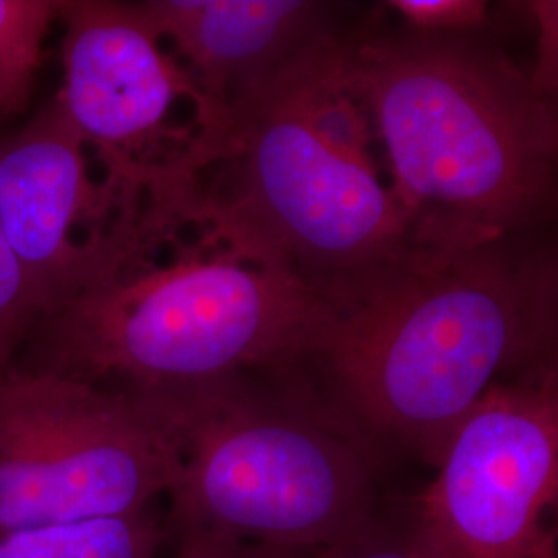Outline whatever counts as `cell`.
I'll list each match as a JSON object with an SVG mask.
<instances>
[{
    "label": "cell",
    "instance_id": "7a4b0ae2",
    "mask_svg": "<svg viewBox=\"0 0 558 558\" xmlns=\"http://www.w3.org/2000/svg\"><path fill=\"white\" fill-rule=\"evenodd\" d=\"M320 317L319 292L197 191L149 205L100 278L41 315L15 368L174 399L290 371Z\"/></svg>",
    "mask_w": 558,
    "mask_h": 558
},
{
    "label": "cell",
    "instance_id": "8992f818",
    "mask_svg": "<svg viewBox=\"0 0 558 558\" xmlns=\"http://www.w3.org/2000/svg\"><path fill=\"white\" fill-rule=\"evenodd\" d=\"M57 100L106 174L163 207L199 191L220 160L230 117L161 40L140 4L60 2Z\"/></svg>",
    "mask_w": 558,
    "mask_h": 558
},
{
    "label": "cell",
    "instance_id": "e0dca14e",
    "mask_svg": "<svg viewBox=\"0 0 558 558\" xmlns=\"http://www.w3.org/2000/svg\"><path fill=\"white\" fill-rule=\"evenodd\" d=\"M311 553L271 548V546L246 544V542L197 539V542L177 544V553L172 558H308Z\"/></svg>",
    "mask_w": 558,
    "mask_h": 558
},
{
    "label": "cell",
    "instance_id": "9a60e30c",
    "mask_svg": "<svg viewBox=\"0 0 558 558\" xmlns=\"http://www.w3.org/2000/svg\"><path fill=\"white\" fill-rule=\"evenodd\" d=\"M308 558H428L412 536L410 527L403 532L387 530L380 521H373L359 534L338 544L313 550Z\"/></svg>",
    "mask_w": 558,
    "mask_h": 558
},
{
    "label": "cell",
    "instance_id": "6da1fadb",
    "mask_svg": "<svg viewBox=\"0 0 558 558\" xmlns=\"http://www.w3.org/2000/svg\"><path fill=\"white\" fill-rule=\"evenodd\" d=\"M317 333L281 375L379 453L437 463L490 387L557 364L558 263L532 234L442 260H389L325 283Z\"/></svg>",
    "mask_w": 558,
    "mask_h": 558
},
{
    "label": "cell",
    "instance_id": "7c38bea8",
    "mask_svg": "<svg viewBox=\"0 0 558 558\" xmlns=\"http://www.w3.org/2000/svg\"><path fill=\"white\" fill-rule=\"evenodd\" d=\"M59 9L48 0H0V119L27 108Z\"/></svg>",
    "mask_w": 558,
    "mask_h": 558
},
{
    "label": "cell",
    "instance_id": "ba28073f",
    "mask_svg": "<svg viewBox=\"0 0 558 558\" xmlns=\"http://www.w3.org/2000/svg\"><path fill=\"white\" fill-rule=\"evenodd\" d=\"M435 470L408 525L426 557L557 558V364L490 387Z\"/></svg>",
    "mask_w": 558,
    "mask_h": 558
},
{
    "label": "cell",
    "instance_id": "52a82bcc",
    "mask_svg": "<svg viewBox=\"0 0 558 558\" xmlns=\"http://www.w3.org/2000/svg\"><path fill=\"white\" fill-rule=\"evenodd\" d=\"M177 474L156 401L20 368L0 380V534L140 513Z\"/></svg>",
    "mask_w": 558,
    "mask_h": 558
},
{
    "label": "cell",
    "instance_id": "5bb4252c",
    "mask_svg": "<svg viewBox=\"0 0 558 558\" xmlns=\"http://www.w3.org/2000/svg\"><path fill=\"white\" fill-rule=\"evenodd\" d=\"M414 34H474L488 17L482 0H391L387 2Z\"/></svg>",
    "mask_w": 558,
    "mask_h": 558
},
{
    "label": "cell",
    "instance_id": "5b68a950",
    "mask_svg": "<svg viewBox=\"0 0 558 558\" xmlns=\"http://www.w3.org/2000/svg\"><path fill=\"white\" fill-rule=\"evenodd\" d=\"M179 440L163 521L174 544L319 550L375 521V451L300 387L248 377L156 401Z\"/></svg>",
    "mask_w": 558,
    "mask_h": 558
},
{
    "label": "cell",
    "instance_id": "30bf717a",
    "mask_svg": "<svg viewBox=\"0 0 558 558\" xmlns=\"http://www.w3.org/2000/svg\"><path fill=\"white\" fill-rule=\"evenodd\" d=\"M140 7L221 110L336 32L333 4L313 0H149Z\"/></svg>",
    "mask_w": 558,
    "mask_h": 558
},
{
    "label": "cell",
    "instance_id": "4fadbf2b",
    "mask_svg": "<svg viewBox=\"0 0 558 558\" xmlns=\"http://www.w3.org/2000/svg\"><path fill=\"white\" fill-rule=\"evenodd\" d=\"M38 319L40 304L0 228V380L15 371Z\"/></svg>",
    "mask_w": 558,
    "mask_h": 558
},
{
    "label": "cell",
    "instance_id": "3957f363",
    "mask_svg": "<svg viewBox=\"0 0 558 558\" xmlns=\"http://www.w3.org/2000/svg\"><path fill=\"white\" fill-rule=\"evenodd\" d=\"M412 257L534 234L557 203V104L474 34L350 38Z\"/></svg>",
    "mask_w": 558,
    "mask_h": 558
},
{
    "label": "cell",
    "instance_id": "2e32d148",
    "mask_svg": "<svg viewBox=\"0 0 558 558\" xmlns=\"http://www.w3.org/2000/svg\"><path fill=\"white\" fill-rule=\"evenodd\" d=\"M538 25V59L530 77L542 96L555 100L558 89V4L536 0L525 4Z\"/></svg>",
    "mask_w": 558,
    "mask_h": 558
},
{
    "label": "cell",
    "instance_id": "8fae6325",
    "mask_svg": "<svg viewBox=\"0 0 558 558\" xmlns=\"http://www.w3.org/2000/svg\"><path fill=\"white\" fill-rule=\"evenodd\" d=\"M168 542L151 509L0 534V558H158Z\"/></svg>",
    "mask_w": 558,
    "mask_h": 558
},
{
    "label": "cell",
    "instance_id": "277c9868",
    "mask_svg": "<svg viewBox=\"0 0 558 558\" xmlns=\"http://www.w3.org/2000/svg\"><path fill=\"white\" fill-rule=\"evenodd\" d=\"M228 117L226 149L201 177V197L315 290L414 259L352 81L350 38L331 32L313 41L234 101Z\"/></svg>",
    "mask_w": 558,
    "mask_h": 558
},
{
    "label": "cell",
    "instance_id": "9c48e42d",
    "mask_svg": "<svg viewBox=\"0 0 558 558\" xmlns=\"http://www.w3.org/2000/svg\"><path fill=\"white\" fill-rule=\"evenodd\" d=\"M145 207L106 174L57 96L0 137V228L40 317L100 278Z\"/></svg>",
    "mask_w": 558,
    "mask_h": 558
}]
</instances>
